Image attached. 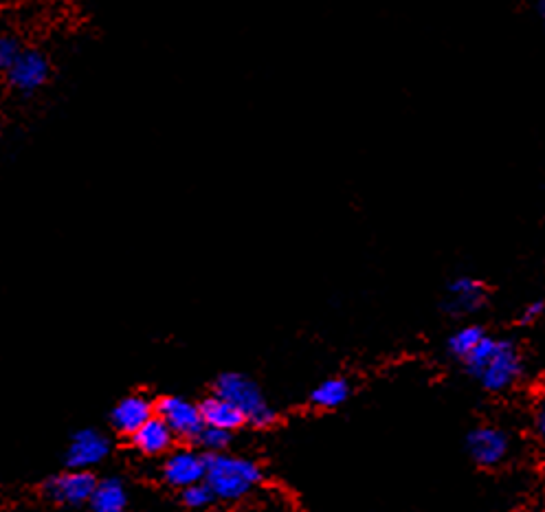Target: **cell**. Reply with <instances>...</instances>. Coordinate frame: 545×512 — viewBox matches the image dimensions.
<instances>
[{"mask_svg":"<svg viewBox=\"0 0 545 512\" xmlns=\"http://www.w3.org/2000/svg\"><path fill=\"white\" fill-rule=\"evenodd\" d=\"M464 365L469 367V372L488 392H504V389L513 387L519 381L521 370H524L521 356L513 343L488 335L466 356Z\"/></svg>","mask_w":545,"mask_h":512,"instance_id":"cell-1","label":"cell"},{"mask_svg":"<svg viewBox=\"0 0 545 512\" xmlns=\"http://www.w3.org/2000/svg\"><path fill=\"white\" fill-rule=\"evenodd\" d=\"M262 480L260 466L236 458V455L227 453H209L207 455V473L205 482L211 486L216 499H225V502H238L247 493H251Z\"/></svg>","mask_w":545,"mask_h":512,"instance_id":"cell-2","label":"cell"},{"mask_svg":"<svg viewBox=\"0 0 545 512\" xmlns=\"http://www.w3.org/2000/svg\"><path fill=\"white\" fill-rule=\"evenodd\" d=\"M216 394L231 400V403L242 411L244 418L253 422V425L266 427L275 420V411L266 403L260 387L244 374L238 372L220 374L216 381Z\"/></svg>","mask_w":545,"mask_h":512,"instance_id":"cell-3","label":"cell"},{"mask_svg":"<svg viewBox=\"0 0 545 512\" xmlns=\"http://www.w3.org/2000/svg\"><path fill=\"white\" fill-rule=\"evenodd\" d=\"M51 75L53 62L49 53L36 47H25L20 51L16 62L11 64V69L5 73V82L11 93L20 97H31L40 93L51 82Z\"/></svg>","mask_w":545,"mask_h":512,"instance_id":"cell-4","label":"cell"},{"mask_svg":"<svg viewBox=\"0 0 545 512\" xmlns=\"http://www.w3.org/2000/svg\"><path fill=\"white\" fill-rule=\"evenodd\" d=\"M154 409H157V416L165 425L174 431V436L196 438L200 429L205 427L203 416H200V407L192 405L181 396H165Z\"/></svg>","mask_w":545,"mask_h":512,"instance_id":"cell-5","label":"cell"},{"mask_svg":"<svg viewBox=\"0 0 545 512\" xmlns=\"http://www.w3.org/2000/svg\"><path fill=\"white\" fill-rule=\"evenodd\" d=\"M97 480L91 471H80V469H71L62 475H55L44 486V491L51 499L60 504H84L91 502V495L95 491Z\"/></svg>","mask_w":545,"mask_h":512,"instance_id":"cell-6","label":"cell"},{"mask_svg":"<svg viewBox=\"0 0 545 512\" xmlns=\"http://www.w3.org/2000/svg\"><path fill=\"white\" fill-rule=\"evenodd\" d=\"M108 451L110 442L104 433H99L95 429H82L77 431L69 442V449H66V464H69V469L88 471L99 462H104Z\"/></svg>","mask_w":545,"mask_h":512,"instance_id":"cell-7","label":"cell"},{"mask_svg":"<svg viewBox=\"0 0 545 512\" xmlns=\"http://www.w3.org/2000/svg\"><path fill=\"white\" fill-rule=\"evenodd\" d=\"M207 473V458L192 449H181L172 453L163 464V480L170 486L185 488L203 482Z\"/></svg>","mask_w":545,"mask_h":512,"instance_id":"cell-8","label":"cell"},{"mask_svg":"<svg viewBox=\"0 0 545 512\" xmlns=\"http://www.w3.org/2000/svg\"><path fill=\"white\" fill-rule=\"evenodd\" d=\"M471 458L482 466H495L502 462L510 451V440L502 429L497 427H480L469 433L466 440Z\"/></svg>","mask_w":545,"mask_h":512,"instance_id":"cell-9","label":"cell"},{"mask_svg":"<svg viewBox=\"0 0 545 512\" xmlns=\"http://www.w3.org/2000/svg\"><path fill=\"white\" fill-rule=\"evenodd\" d=\"M154 411L157 409H154V405L143 394L126 396L113 409V425L119 433L132 436V433H137L154 416Z\"/></svg>","mask_w":545,"mask_h":512,"instance_id":"cell-10","label":"cell"},{"mask_svg":"<svg viewBox=\"0 0 545 512\" xmlns=\"http://www.w3.org/2000/svg\"><path fill=\"white\" fill-rule=\"evenodd\" d=\"M486 291L484 284L473 280V277H458L451 282L447 293V308L455 315H469L484 304Z\"/></svg>","mask_w":545,"mask_h":512,"instance_id":"cell-11","label":"cell"},{"mask_svg":"<svg viewBox=\"0 0 545 512\" xmlns=\"http://www.w3.org/2000/svg\"><path fill=\"white\" fill-rule=\"evenodd\" d=\"M200 407V416H203V422L207 427H218V429H225V431H233L242 427L244 422H247V418H244L242 411L231 403V400L222 398L218 394L205 398L203 403L198 405Z\"/></svg>","mask_w":545,"mask_h":512,"instance_id":"cell-12","label":"cell"},{"mask_svg":"<svg viewBox=\"0 0 545 512\" xmlns=\"http://www.w3.org/2000/svg\"><path fill=\"white\" fill-rule=\"evenodd\" d=\"M135 447L146 455H161L170 451L174 442V431L165 425L159 416H152L137 433H132Z\"/></svg>","mask_w":545,"mask_h":512,"instance_id":"cell-13","label":"cell"},{"mask_svg":"<svg viewBox=\"0 0 545 512\" xmlns=\"http://www.w3.org/2000/svg\"><path fill=\"white\" fill-rule=\"evenodd\" d=\"M128 504V493L124 484L115 477L97 482L95 491L91 495V508L95 512H124Z\"/></svg>","mask_w":545,"mask_h":512,"instance_id":"cell-14","label":"cell"},{"mask_svg":"<svg viewBox=\"0 0 545 512\" xmlns=\"http://www.w3.org/2000/svg\"><path fill=\"white\" fill-rule=\"evenodd\" d=\"M348 396H350L348 381H343V378H326L324 383H319L315 387L310 400H313V405L321 409H335L346 403Z\"/></svg>","mask_w":545,"mask_h":512,"instance_id":"cell-15","label":"cell"},{"mask_svg":"<svg viewBox=\"0 0 545 512\" xmlns=\"http://www.w3.org/2000/svg\"><path fill=\"white\" fill-rule=\"evenodd\" d=\"M486 337V332L477 326H464L458 332H453V337L449 339V350L455 356V359L464 361L469 356L480 341Z\"/></svg>","mask_w":545,"mask_h":512,"instance_id":"cell-16","label":"cell"},{"mask_svg":"<svg viewBox=\"0 0 545 512\" xmlns=\"http://www.w3.org/2000/svg\"><path fill=\"white\" fill-rule=\"evenodd\" d=\"M25 49L18 36L9 31H0V75L5 77V73L11 69V64L16 62L20 51Z\"/></svg>","mask_w":545,"mask_h":512,"instance_id":"cell-17","label":"cell"},{"mask_svg":"<svg viewBox=\"0 0 545 512\" xmlns=\"http://www.w3.org/2000/svg\"><path fill=\"white\" fill-rule=\"evenodd\" d=\"M229 433L231 431H225V429H218V427H203L200 429V433L196 436V442L203 447L207 453H222V449L229 444Z\"/></svg>","mask_w":545,"mask_h":512,"instance_id":"cell-18","label":"cell"},{"mask_svg":"<svg viewBox=\"0 0 545 512\" xmlns=\"http://www.w3.org/2000/svg\"><path fill=\"white\" fill-rule=\"evenodd\" d=\"M214 499H216V495L205 480L183 488V504L189 508H205L214 502Z\"/></svg>","mask_w":545,"mask_h":512,"instance_id":"cell-19","label":"cell"},{"mask_svg":"<svg viewBox=\"0 0 545 512\" xmlns=\"http://www.w3.org/2000/svg\"><path fill=\"white\" fill-rule=\"evenodd\" d=\"M543 315V304L541 302H535V304H530L526 310H524V315H521V321H524V324H532V321L539 319Z\"/></svg>","mask_w":545,"mask_h":512,"instance_id":"cell-20","label":"cell"},{"mask_svg":"<svg viewBox=\"0 0 545 512\" xmlns=\"http://www.w3.org/2000/svg\"><path fill=\"white\" fill-rule=\"evenodd\" d=\"M537 433L541 436V440L545 442V403H541L539 409H537Z\"/></svg>","mask_w":545,"mask_h":512,"instance_id":"cell-21","label":"cell"},{"mask_svg":"<svg viewBox=\"0 0 545 512\" xmlns=\"http://www.w3.org/2000/svg\"><path fill=\"white\" fill-rule=\"evenodd\" d=\"M539 14L545 20V0H541V3H539Z\"/></svg>","mask_w":545,"mask_h":512,"instance_id":"cell-22","label":"cell"}]
</instances>
